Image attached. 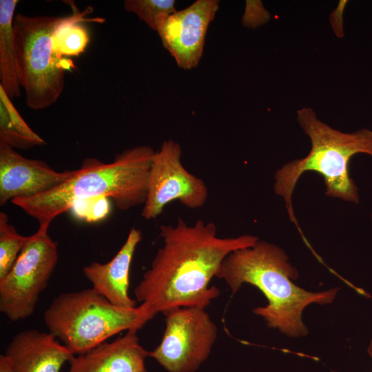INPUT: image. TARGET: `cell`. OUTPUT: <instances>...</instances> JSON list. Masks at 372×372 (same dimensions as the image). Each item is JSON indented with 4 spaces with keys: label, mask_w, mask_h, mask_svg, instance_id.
<instances>
[{
    "label": "cell",
    "mask_w": 372,
    "mask_h": 372,
    "mask_svg": "<svg viewBox=\"0 0 372 372\" xmlns=\"http://www.w3.org/2000/svg\"><path fill=\"white\" fill-rule=\"evenodd\" d=\"M160 236L163 245L134 290L136 301L155 315L180 307L205 309L220 294L209 283L225 258L258 240L249 234L218 237L214 223L199 219L189 225L180 217L174 225H161Z\"/></svg>",
    "instance_id": "obj_1"
},
{
    "label": "cell",
    "mask_w": 372,
    "mask_h": 372,
    "mask_svg": "<svg viewBox=\"0 0 372 372\" xmlns=\"http://www.w3.org/2000/svg\"><path fill=\"white\" fill-rule=\"evenodd\" d=\"M216 277L225 280L232 293L244 283L257 287L268 303L254 308V313L262 318L269 328L292 338L308 333L302 320L304 308L313 303H331L338 290L312 292L298 287L293 282L298 271L286 253L278 246L259 239L250 247L229 254Z\"/></svg>",
    "instance_id": "obj_2"
},
{
    "label": "cell",
    "mask_w": 372,
    "mask_h": 372,
    "mask_svg": "<svg viewBox=\"0 0 372 372\" xmlns=\"http://www.w3.org/2000/svg\"><path fill=\"white\" fill-rule=\"evenodd\" d=\"M155 152L151 146L139 145L118 154L109 163L86 158L80 168L59 185L11 203L37 220L39 227L45 228L76 203L89 198H108L122 211L143 205Z\"/></svg>",
    "instance_id": "obj_3"
},
{
    "label": "cell",
    "mask_w": 372,
    "mask_h": 372,
    "mask_svg": "<svg viewBox=\"0 0 372 372\" xmlns=\"http://www.w3.org/2000/svg\"><path fill=\"white\" fill-rule=\"evenodd\" d=\"M297 121L309 137L311 148L307 156L285 164L276 172L274 192L283 198L290 219L298 225L292 195L300 177L306 172H316L323 178L327 196L359 202L358 187L349 176V165L357 154L372 156V130L342 132L321 121L311 107H306L298 110Z\"/></svg>",
    "instance_id": "obj_4"
},
{
    "label": "cell",
    "mask_w": 372,
    "mask_h": 372,
    "mask_svg": "<svg viewBox=\"0 0 372 372\" xmlns=\"http://www.w3.org/2000/svg\"><path fill=\"white\" fill-rule=\"evenodd\" d=\"M155 316L144 304L118 307L90 288L56 297L43 320L48 332L77 355L123 331L142 329Z\"/></svg>",
    "instance_id": "obj_5"
},
{
    "label": "cell",
    "mask_w": 372,
    "mask_h": 372,
    "mask_svg": "<svg viewBox=\"0 0 372 372\" xmlns=\"http://www.w3.org/2000/svg\"><path fill=\"white\" fill-rule=\"evenodd\" d=\"M62 17L14 16L13 28L19 81L25 103L38 110L54 104L65 85L64 71L74 67L54 53L52 33Z\"/></svg>",
    "instance_id": "obj_6"
},
{
    "label": "cell",
    "mask_w": 372,
    "mask_h": 372,
    "mask_svg": "<svg viewBox=\"0 0 372 372\" xmlns=\"http://www.w3.org/2000/svg\"><path fill=\"white\" fill-rule=\"evenodd\" d=\"M58 260V248L48 228L39 227L29 236L12 269L0 279V311L13 322L32 315Z\"/></svg>",
    "instance_id": "obj_7"
},
{
    "label": "cell",
    "mask_w": 372,
    "mask_h": 372,
    "mask_svg": "<svg viewBox=\"0 0 372 372\" xmlns=\"http://www.w3.org/2000/svg\"><path fill=\"white\" fill-rule=\"evenodd\" d=\"M165 328L149 356L169 372H194L207 360L218 336L209 313L197 307H180L165 313Z\"/></svg>",
    "instance_id": "obj_8"
},
{
    "label": "cell",
    "mask_w": 372,
    "mask_h": 372,
    "mask_svg": "<svg viewBox=\"0 0 372 372\" xmlns=\"http://www.w3.org/2000/svg\"><path fill=\"white\" fill-rule=\"evenodd\" d=\"M181 155L180 144L172 139L165 141L155 152L141 212L145 219H155L174 200L180 201L189 209L200 208L207 201V185L184 167Z\"/></svg>",
    "instance_id": "obj_9"
},
{
    "label": "cell",
    "mask_w": 372,
    "mask_h": 372,
    "mask_svg": "<svg viewBox=\"0 0 372 372\" xmlns=\"http://www.w3.org/2000/svg\"><path fill=\"white\" fill-rule=\"evenodd\" d=\"M219 8L218 0H197L169 15L157 32L163 47L179 68H196L202 57L205 36Z\"/></svg>",
    "instance_id": "obj_10"
},
{
    "label": "cell",
    "mask_w": 372,
    "mask_h": 372,
    "mask_svg": "<svg viewBox=\"0 0 372 372\" xmlns=\"http://www.w3.org/2000/svg\"><path fill=\"white\" fill-rule=\"evenodd\" d=\"M73 172H57L46 163L24 157L0 143V205L45 192L66 180Z\"/></svg>",
    "instance_id": "obj_11"
},
{
    "label": "cell",
    "mask_w": 372,
    "mask_h": 372,
    "mask_svg": "<svg viewBox=\"0 0 372 372\" xmlns=\"http://www.w3.org/2000/svg\"><path fill=\"white\" fill-rule=\"evenodd\" d=\"M138 330L132 329L112 342H104L69 361L66 372H147L149 351L139 342Z\"/></svg>",
    "instance_id": "obj_12"
},
{
    "label": "cell",
    "mask_w": 372,
    "mask_h": 372,
    "mask_svg": "<svg viewBox=\"0 0 372 372\" xmlns=\"http://www.w3.org/2000/svg\"><path fill=\"white\" fill-rule=\"evenodd\" d=\"M142 240V232L132 228L116 255L108 262H92L83 268L92 289L112 304L123 307H136V300L128 294L130 267L136 249Z\"/></svg>",
    "instance_id": "obj_13"
},
{
    "label": "cell",
    "mask_w": 372,
    "mask_h": 372,
    "mask_svg": "<svg viewBox=\"0 0 372 372\" xmlns=\"http://www.w3.org/2000/svg\"><path fill=\"white\" fill-rule=\"evenodd\" d=\"M16 372H60L74 353L50 332L23 330L13 336L6 353Z\"/></svg>",
    "instance_id": "obj_14"
},
{
    "label": "cell",
    "mask_w": 372,
    "mask_h": 372,
    "mask_svg": "<svg viewBox=\"0 0 372 372\" xmlns=\"http://www.w3.org/2000/svg\"><path fill=\"white\" fill-rule=\"evenodd\" d=\"M18 3V0L0 1V86L11 99L21 96L13 28Z\"/></svg>",
    "instance_id": "obj_15"
},
{
    "label": "cell",
    "mask_w": 372,
    "mask_h": 372,
    "mask_svg": "<svg viewBox=\"0 0 372 372\" xmlns=\"http://www.w3.org/2000/svg\"><path fill=\"white\" fill-rule=\"evenodd\" d=\"M90 10V8L83 12L74 10L72 15L61 18L52 35L53 51L58 58L78 56L85 52L90 34L84 23L102 21V19L86 18Z\"/></svg>",
    "instance_id": "obj_16"
},
{
    "label": "cell",
    "mask_w": 372,
    "mask_h": 372,
    "mask_svg": "<svg viewBox=\"0 0 372 372\" xmlns=\"http://www.w3.org/2000/svg\"><path fill=\"white\" fill-rule=\"evenodd\" d=\"M0 143L21 149L46 144L45 141L30 127L1 86Z\"/></svg>",
    "instance_id": "obj_17"
},
{
    "label": "cell",
    "mask_w": 372,
    "mask_h": 372,
    "mask_svg": "<svg viewBox=\"0 0 372 372\" xmlns=\"http://www.w3.org/2000/svg\"><path fill=\"white\" fill-rule=\"evenodd\" d=\"M28 238L17 232L5 212H0V279L12 269Z\"/></svg>",
    "instance_id": "obj_18"
},
{
    "label": "cell",
    "mask_w": 372,
    "mask_h": 372,
    "mask_svg": "<svg viewBox=\"0 0 372 372\" xmlns=\"http://www.w3.org/2000/svg\"><path fill=\"white\" fill-rule=\"evenodd\" d=\"M123 4L127 11L136 14L156 32L167 18L177 11L174 0H125Z\"/></svg>",
    "instance_id": "obj_19"
},
{
    "label": "cell",
    "mask_w": 372,
    "mask_h": 372,
    "mask_svg": "<svg viewBox=\"0 0 372 372\" xmlns=\"http://www.w3.org/2000/svg\"><path fill=\"white\" fill-rule=\"evenodd\" d=\"M110 198L94 197L76 203L70 210L73 216L86 222H96L104 219L110 211Z\"/></svg>",
    "instance_id": "obj_20"
},
{
    "label": "cell",
    "mask_w": 372,
    "mask_h": 372,
    "mask_svg": "<svg viewBox=\"0 0 372 372\" xmlns=\"http://www.w3.org/2000/svg\"><path fill=\"white\" fill-rule=\"evenodd\" d=\"M269 19L268 12L264 9L260 1H247L244 16L243 25L249 27H257Z\"/></svg>",
    "instance_id": "obj_21"
},
{
    "label": "cell",
    "mask_w": 372,
    "mask_h": 372,
    "mask_svg": "<svg viewBox=\"0 0 372 372\" xmlns=\"http://www.w3.org/2000/svg\"><path fill=\"white\" fill-rule=\"evenodd\" d=\"M0 372H16L11 359L6 354L0 355Z\"/></svg>",
    "instance_id": "obj_22"
},
{
    "label": "cell",
    "mask_w": 372,
    "mask_h": 372,
    "mask_svg": "<svg viewBox=\"0 0 372 372\" xmlns=\"http://www.w3.org/2000/svg\"><path fill=\"white\" fill-rule=\"evenodd\" d=\"M367 352H368L369 355H370V357L372 359V340L370 341V343H369V347L367 348ZM331 372H338V371H331Z\"/></svg>",
    "instance_id": "obj_23"
}]
</instances>
